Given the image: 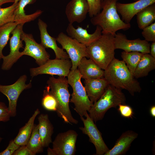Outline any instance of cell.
Wrapping results in <instances>:
<instances>
[{
  "instance_id": "14",
  "label": "cell",
  "mask_w": 155,
  "mask_h": 155,
  "mask_svg": "<svg viewBox=\"0 0 155 155\" xmlns=\"http://www.w3.org/2000/svg\"><path fill=\"white\" fill-rule=\"evenodd\" d=\"M116 49H121L126 52L137 51L143 54L150 53V44L145 40L140 38L128 39L126 36L122 33H116L114 36Z\"/></svg>"
},
{
  "instance_id": "29",
  "label": "cell",
  "mask_w": 155,
  "mask_h": 155,
  "mask_svg": "<svg viewBox=\"0 0 155 155\" xmlns=\"http://www.w3.org/2000/svg\"><path fill=\"white\" fill-rule=\"evenodd\" d=\"M18 25L16 22H14L0 27V60L4 56L2 51L7 43L10 35Z\"/></svg>"
},
{
  "instance_id": "38",
  "label": "cell",
  "mask_w": 155,
  "mask_h": 155,
  "mask_svg": "<svg viewBox=\"0 0 155 155\" xmlns=\"http://www.w3.org/2000/svg\"><path fill=\"white\" fill-rule=\"evenodd\" d=\"M150 53L153 57L155 58V42H152L150 45Z\"/></svg>"
},
{
  "instance_id": "33",
  "label": "cell",
  "mask_w": 155,
  "mask_h": 155,
  "mask_svg": "<svg viewBox=\"0 0 155 155\" xmlns=\"http://www.w3.org/2000/svg\"><path fill=\"white\" fill-rule=\"evenodd\" d=\"M142 34L145 40L149 42H155V22L144 28L142 30Z\"/></svg>"
},
{
  "instance_id": "31",
  "label": "cell",
  "mask_w": 155,
  "mask_h": 155,
  "mask_svg": "<svg viewBox=\"0 0 155 155\" xmlns=\"http://www.w3.org/2000/svg\"><path fill=\"white\" fill-rule=\"evenodd\" d=\"M42 103V106L46 110L54 111L57 110V103L55 98L46 89L43 91Z\"/></svg>"
},
{
  "instance_id": "36",
  "label": "cell",
  "mask_w": 155,
  "mask_h": 155,
  "mask_svg": "<svg viewBox=\"0 0 155 155\" xmlns=\"http://www.w3.org/2000/svg\"><path fill=\"white\" fill-rule=\"evenodd\" d=\"M16 144L13 140H11L7 148L3 151L0 152V155H11L20 147Z\"/></svg>"
},
{
  "instance_id": "28",
  "label": "cell",
  "mask_w": 155,
  "mask_h": 155,
  "mask_svg": "<svg viewBox=\"0 0 155 155\" xmlns=\"http://www.w3.org/2000/svg\"><path fill=\"white\" fill-rule=\"evenodd\" d=\"M26 146L34 155L43 152V147L39 133L38 124H34L31 135Z\"/></svg>"
},
{
  "instance_id": "24",
  "label": "cell",
  "mask_w": 155,
  "mask_h": 155,
  "mask_svg": "<svg viewBox=\"0 0 155 155\" xmlns=\"http://www.w3.org/2000/svg\"><path fill=\"white\" fill-rule=\"evenodd\" d=\"M40 112L38 109L36 110L28 122L20 129L17 136L13 140L15 143L20 146L26 145L31 135L35 119Z\"/></svg>"
},
{
  "instance_id": "15",
  "label": "cell",
  "mask_w": 155,
  "mask_h": 155,
  "mask_svg": "<svg viewBox=\"0 0 155 155\" xmlns=\"http://www.w3.org/2000/svg\"><path fill=\"white\" fill-rule=\"evenodd\" d=\"M89 6L86 0H71L67 4L65 13L69 23L84 21L88 13Z\"/></svg>"
},
{
  "instance_id": "18",
  "label": "cell",
  "mask_w": 155,
  "mask_h": 155,
  "mask_svg": "<svg viewBox=\"0 0 155 155\" xmlns=\"http://www.w3.org/2000/svg\"><path fill=\"white\" fill-rule=\"evenodd\" d=\"M38 25L40 33L41 40L40 44L45 48H51L54 51L56 59H69L68 55L62 48L59 47L56 43V38L51 36L47 30V24L39 19Z\"/></svg>"
},
{
  "instance_id": "42",
  "label": "cell",
  "mask_w": 155,
  "mask_h": 155,
  "mask_svg": "<svg viewBox=\"0 0 155 155\" xmlns=\"http://www.w3.org/2000/svg\"><path fill=\"white\" fill-rule=\"evenodd\" d=\"M1 140H2V138L1 137H0V142Z\"/></svg>"
},
{
  "instance_id": "5",
  "label": "cell",
  "mask_w": 155,
  "mask_h": 155,
  "mask_svg": "<svg viewBox=\"0 0 155 155\" xmlns=\"http://www.w3.org/2000/svg\"><path fill=\"white\" fill-rule=\"evenodd\" d=\"M126 101L121 90L109 84L100 98L93 104L88 112L89 115L96 123L102 119L109 109L116 108L121 104H125Z\"/></svg>"
},
{
  "instance_id": "32",
  "label": "cell",
  "mask_w": 155,
  "mask_h": 155,
  "mask_svg": "<svg viewBox=\"0 0 155 155\" xmlns=\"http://www.w3.org/2000/svg\"><path fill=\"white\" fill-rule=\"evenodd\" d=\"M89 6L88 14L92 18L99 13L101 9L102 0H86Z\"/></svg>"
},
{
  "instance_id": "16",
  "label": "cell",
  "mask_w": 155,
  "mask_h": 155,
  "mask_svg": "<svg viewBox=\"0 0 155 155\" xmlns=\"http://www.w3.org/2000/svg\"><path fill=\"white\" fill-rule=\"evenodd\" d=\"M155 3V0H138L129 3H123L117 2V11L121 16L122 20L129 24L134 16L146 7Z\"/></svg>"
},
{
  "instance_id": "37",
  "label": "cell",
  "mask_w": 155,
  "mask_h": 155,
  "mask_svg": "<svg viewBox=\"0 0 155 155\" xmlns=\"http://www.w3.org/2000/svg\"><path fill=\"white\" fill-rule=\"evenodd\" d=\"M13 155H34L26 145L20 146Z\"/></svg>"
},
{
  "instance_id": "23",
  "label": "cell",
  "mask_w": 155,
  "mask_h": 155,
  "mask_svg": "<svg viewBox=\"0 0 155 155\" xmlns=\"http://www.w3.org/2000/svg\"><path fill=\"white\" fill-rule=\"evenodd\" d=\"M38 132L43 148L48 147L52 142L53 127L47 114H40L38 117Z\"/></svg>"
},
{
  "instance_id": "9",
  "label": "cell",
  "mask_w": 155,
  "mask_h": 155,
  "mask_svg": "<svg viewBox=\"0 0 155 155\" xmlns=\"http://www.w3.org/2000/svg\"><path fill=\"white\" fill-rule=\"evenodd\" d=\"M72 64L69 59H49L44 64L30 69V75L32 77L40 74H47L52 76L67 77Z\"/></svg>"
},
{
  "instance_id": "25",
  "label": "cell",
  "mask_w": 155,
  "mask_h": 155,
  "mask_svg": "<svg viewBox=\"0 0 155 155\" xmlns=\"http://www.w3.org/2000/svg\"><path fill=\"white\" fill-rule=\"evenodd\" d=\"M155 68V58L149 53L143 54L135 70V78L145 77Z\"/></svg>"
},
{
  "instance_id": "3",
  "label": "cell",
  "mask_w": 155,
  "mask_h": 155,
  "mask_svg": "<svg viewBox=\"0 0 155 155\" xmlns=\"http://www.w3.org/2000/svg\"><path fill=\"white\" fill-rule=\"evenodd\" d=\"M66 77L59 76L56 78L53 76L47 80L45 89L55 98L57 103L56 111L64 121L70 124H76L78 121L72 116L69 106L70 94L69 84Z\"/></svg>"
},
{
  "instance_id": "26",
  "label": "cell",
  "mask_w": 155,
  "mask_h": 155,
  "mask_svg": "<svg viewBox=\"0 0 155 155\" xmlns=\"http://www.w3.org/2000/svg\"><path fill=\"white\" fill-rule=\"evenodd\" d=\"M138 27L142 30L155 20V3L146 7L136 15Z\"/></svg>"
},
{
  "instance_id": "41",
  "label": "cell",
  "mask_w": 155,
  "mask_h": 155,
  "mask_svg": "<svg viewBox=\"0 0 155 155\" xmlns=\"http://www.w3.org/2000/svg\"><path fill=\"white\" fill-rule=\"evenodd\" d=\"M20 0H14V2L16 3L18 2Z\"/></svg>"
},
{
  "instance_id": "34",
  "label": "cell",
  "mask_w": 155,
  "mask_h": 155,
  "mask_svg": "<svg viewBox=\"0 0 155 155\" xmlns=\"http://www.w3.org/2000/svg\"><path fill=\"white\" fill-rule=\"evenodd\" d=\"M118 110L121 116L126 118H132L133 112L132 108L125 104H121L119 105Z\"/></svg>"
},
{
  "instance_id": "40",
  "label": "cell",
  "mask_w": 155,
  "mask_h": 155,
  "mask_svg": "<svg viewBox=\"0 0 155 155\" xmlns=\"http://www.w3.org/2000/svg\"><path fill=\"white\" fill-rule=\"evenodd\" d=\"M10 2L14 3V0H0V6L4 4Z\"/></svg>"
},
{
  "instance_id": "22",
  "label": "cell",
  "mask_w": 155,
  "mask_h": 155,
  "mask_svg": "<svg viewBox=\"0 0 155 155\" xmlns=\"http://www.w3.org/2000/svg\"><path fill=\"white\" fill-rule=\"evenodd\" d=\"M36 0H20L14 11V22L17 24H24L26 22L33 20L41 15L42 11L38 10L30 15H26L24 8L28 4L33 3Z\"/></svg>"
},
{
  "instance_id": "2",
  "label": "cell",
  "mask_w": 155,
  "mask_h": 155,
  "mask_svg": "<svg viewBox=\"0 0 155 155\" xmlns=\"http://www.w3.org/2000/svg\"><path fill=\"white\" fill-rule=\"evenodd\" d=\"M118 0H102L101 11L91 18L92 24L100 26L102 33H108L115 36L117 31L125 30L131 27L120 18L116 7Z\"/></svg>"
},
{
  "instance_id": "39",
  "label": "cell",
  "mask_w": 155,
  "mask_h": 155,
  "mask_svg": "<svg viewBox=\"0 0 155 155\" xmlns=\"http://www.w3.org/2000/svg\"><path fill=\"white\" fill-rule=\"evenodd\" d=\"M150 113L152 117H155V106L153 105L152 106L150 109Z\"/></svg>"
},
{
  "instance_id": "6",
  "label": "cell",
  "mask_w": 155,
  "mask_h": 155,
  "mask_svg": "<svg viewBox=\"0 0 155 155\" xmlns=\"http://www.w3.org/2000/svg\"><path fill=\"white\" fill-rule=\"evenodd\" d=\"M67 77L68 83L73 90L69 102L74 104V109L80 117L85 116L93 103L89 99L85 87L81 82L82 76L76 69L70 70Z\"/></svg>"
},
{
  "instance_id": "35",
  "label": "cell",
  "mask_w": 155,
  "mask_h": 155,
  "mask_svg": "<svg viewBox=\"0 0 155 155\" xmlns=\"http://www.w3.org/2000/svg\"><path fill=\"white\" fill-rule=\"evenodd\" d=\"M10 117L8 107L4 103L0 102V121L7 122Z\"/></svg>"
},
{
  "instance_id": "11",
  "label": "cell",
  "mask_w": 155,
  "mask_h": 155,
  "mask_svg": "<svg viewBox=\"0 0 155 155\" xmlns=\"http://www.w3.org/2000/svg\"><path fill=\"white\" fill-rule=\"evenodd\" d=\"M85 117L86 119L83 117H80L84 126L79 127V129L83 133L88 136L89 141L94 145L96 150V155H104L109 149L105 143L101 133L88 113Z\"/></svg>"
},
{
  "instance_id": "12",
  "label": "cell",
  "mask_w": 155,
  "mask_h": 155,
  "mask_svg": "<svg viewBox=\"0 0 155 155\" xmlns=\"http://www.w3.org/2000/svg\"><path fill=\"white\" fill-rule=\"evenodd\" d=\"M24 25L18 24L11 33L12 36L10 40L9 53L6 56H4L2 58L3 61L1 68L3 70H9L13 64L22 56L19 50L23 48V46L21 36L23 31Z\"/></svg>"
},
{
  "instance_id": "43",
  "label": "cell",
  "mask_w": 155,
  "mask_h": 155,
  "mask_svg": "<svg viewBox=\"0 0 155 155\" xmlns=\"http://www.w3.org/2000/svg\"><path fill=\"white\" fill-rule=\"evenodd\" d=\"M136 0V1H137V0Z\"/></svg>"
},
{
  "instance_id": "27",
  "label": "cell",
  "mask_w": 155,
  "mask_h": 155,
  "mask_svg": "<svg viewBox=\"0 0 155 155\" xmlns=\"http://www.w3.org/2000/svg\"><path fill=\"white\" fill-rule=\"evenodd\" d=\"M143 54L137 51L126 52L123 51L121 56L128 69L134 75L137 66Z\"/></svg>"
},
{
  "instance_id": "17",
  "label": "cell",
  "mask_w": 155,
  "mask_h": 155,
  "mask_svg": "<svg viewBox=\"0 0 155 155\" xmlns=\"http://www.w3.org/2000/svg\"><path fill=\"white\" fill-rule=\"evenodd\" d=\"M66 30L68 36L86 46L99 38L102 34V29L99 26H96L94 32L92 34L88 33L86 29L80 26L75 28L72 24L70 23Z\"/></svg>"
},
{
  "instance_id": "7",
  "label": "cell",
  "mask_w": 155,
  "mask_h": 155,
  "mask_svg": "<svg viewBox=\"0 0 155 155\" xmlns=\"http://www.w3.org/2000/svg\"><path fill=\"white\" fill-rule=\"evenodd\" d=\"M56 39L61 45L62 48L66 50L69 59H71L72 66L70 70H74L77 69L80 60L83 57L89 58L86 46L76 39L63 32L59 34Z\"/></svg>"
},
{
  "instance_id": "10",
  "label": "cell",
  "mask_w": 155,
  "mask_h": 155,
  "mask_svg": "<svg viewBox=\"0 0 155 155\" xmlns=\"http://www.w3.org/2000/svg\"><path fill=\"white\" fill-rule=\"evenodd\" d=\"M27 77L24 75L21 76L14 84L9 85L0 84V92L5 95L9 101L8 109L11 117L15 116L16 114V106L18 98L22 91L32 87L31 81L26 84Z\"/></svg>"
},
{
  "instance_id": "21",
  "label": "cell",
  "mask_w": 155,
  "mask_h": 155,
  "mask_svg": "<svg viewBox=\"0 0 155 155\" xmlns=\"http://www.w3.org/2000/svg\"><path fill=\"white\" fill-rule=\"evenodd\" d=\"M138 134L131 130L123 133L117 140L113 147L104 155H121L129 150L132 142L136 139Z\"/></svg>"
},
{
  "instance_id": "1",
  "label": "cell",
  "mask_w": 155,
  "mask_h": 155,
  "mask_svg": "<svg viewBox=\"0 0 155 155\" xmlns=\"http://www.w3.org/2000/svg\"><path fill=\"white\" fill-rule=\"evenodd\" d=\"M104 71V78L109 84L127 90L132 96L135 93L141 92L142 88L139 82L123 60L115 58Z\"/></svg>"
},
{
  "instance_id": "19",
  "label": "cell",
  "mask_w": 155,
  "mask_h": 155,
  "mask_svg": "<svg viewBox=\"0 0 155 155\" xmlns=\"http://www.w3.org/2000/svg\"><path fill=\"white\" fill-rule=\"evenodd\" d=\"M84 82L87 94L93 104L100 98L109 84L104 77L85 79Z\"/></svg>"
},
{
  "instance_id": "8",
  "label": "cell",
  "mask_w": 155,
  "mask_h": 155,
  "mask_svg": "<svg viewBox=\"0 0 155 155\" xmlns=\"http://www.w3.org/2000/svg\"><path fill=\"white\" fill-rule=\"evenodd\" d=\"M78 134L73 130L59 133L53 142V148L49 147L48 155H74L76 151Z\"/></svg>"
},
{
  "instance_id": "44",
  "label": "cell",
  "mask_w": 155,
  "mask_h": 155,
  "mask_svg": "<svg viewBox=\"0 0 155 155\" xmlns=\"http://www.w3.org/2000/svg\"></svg>"
},
{
  "instance_id": "13",
  "label": "cell",
  "mask_w": 155,
  "mask_h": 155,
  "mask_svg": "<svg viewBox=\"0 0 155 155\" xmlns=\"http://www.w3.org/2000/svg\"><path fill=\"white\" fill-rule=\"evenodd\" d=\"M21 38L25 44L24 51L21 52L22 56L27 55L32 57L39 66L44 64L50 59V55L46 51V48L40 43H37L32 34L23 31Z\"/></svg>"
},
{
  "instance_id": "30",
  "label": "cell",
  "mask_w": 155,
  "mask_h": 155,
  "mask_svg": "<svg viewBox=\"0 0 155 155\" xmlns=\"http://www.w3.org/2000/svg\"><path fill=\"white\" fill-rule=\"evenodd\" d=\"M18 2L5 8H0V27L9 22H14V11Z\"/></svg>"
},
{
  "instance_id": "4",
  "label": "cell",
  "mask_w": 155,
  "mask_h": 155,
  "mask_svg": "<svg viewBox=\"0 0 155 155\" xmlns=\"http://www.w3.org/2000/svg\"><path fill=\"white\" fill-rule=\"evenodd\" d=\"M89 58L104 70L115 58L114 36L103 33L97 40L86 46Z\"/></svg>"
},
{
  "instance_id": "20",
  "label": "cell",
  "mask_w": 155,
  "mask_h": 155,
  "mask_svg": "<svg viewBox=\"0 0 155 155\" xmlns=\"http://www.w3.org/2000/svg\"><path fill=\"white\" fill-rule=\"evenodd\" d=\"M77 69L81 74L82 78L84 80L104 77V70L90 58H82Z\"/></svg>"
}]
</instances>
